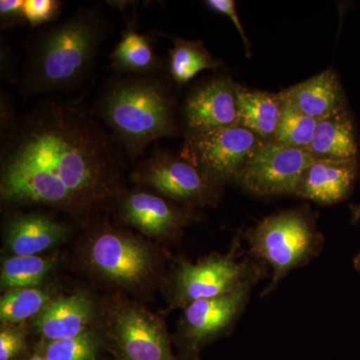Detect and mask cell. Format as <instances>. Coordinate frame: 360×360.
I'll use <instances>...</instances> for the list:
<instances>
[{
  "label": "cell",
  "instance_id": "cell-19",
  "mask_svg": "<svg viewBox=\"0 0 360 360\" xmlns=\"http://www.w3.org/2000/svg\"><path fill=\"white\" fill-rule=\"evenodd\" d=\"M307 149L315 160H357L359 146L347 108L319 120L314 139Z\"/></svg>",
  "mask_w": 360,
  "mask_h": 360
},
{
  "label": "cell",
  "instance_id": "cell-25",
  "mask_svg": "<svg viewBox=\"0 0 360 360\" xmlns=\"http://www.w3.org/2000/svg\"><path fill=\"white\" fill-rule=\"evenodd\" d=\"M101 341L91 330L75 338L44 341L37 354L46 360H97Z\"/></svg>",
  "mask_w": 360,
  "mask_h": 360
},
{
  "label": "cell",
  "instance_id": "cell-3",
  "mask_svg": "<svg viewBox=\"0 0 360 360\" xmlns=\"http://www.w3.org/2000/svg\"><path fill=\"white\" fill-rule=\"evenodd\" d=\"M174 82L167 70L108 78L91 106L94 115L118 142L129 162L151 143L177 134Z\"/></svg>",
  "mask_w": 360,
  "mask_h": 360
},
{
  "label": "cell",
  "instance_id": "cell-9",
  "mask_svg": "<svg viewBox=\"0 0 360 360\" xmlns=\"http://www.w3.org/2000/svg\"><path fill=\"white\" fill-rule=\"evenodd\" d=\"M255 284L187 305L177 333V343L186 356L195 360L201 348L229 333L245 309Z\"/></svg>",
  "mask_w": 360,
  "mask_h": 360
},
{
  "label": "cell",
  "instance_id": "cell-1",
  "mask_svg": "<svg viewBox=\"0 0 360 360\" xmlns=\"http://www.w3.org/2000/svg\"><path fill=\"white\" fill-rule=\"evenodd\" d=\"M0 194L90 221L125 193L129 160L82 99L46 97L0 131Z\"/></svg>",
  "mask_w": 360,
  "mask_h": 360
},
{
  "label": "cell",
  "instance_id": "cell-29",
  "mask_svg": "<svg viewBox=\"0 0 360 360\" xmlns=\"http://www.w3.org/2000/svg\"><path fill=\"white\" fill-rule=\"evenodd\" d=\"M205 4L214 13L224 14L232 21L243 40L246 51L250 52V41H248V37H246L245 28L241 25L240 20H239L238 11L236 8V2L232 1V0H207Z\"/></svg>",
  "mask_w": 360,
  "mask_h": 360
},
{
  "label": "cell",
  "instance_id": "cell-8",
  "mask_svg": "<svg viewBox=\"0 0 360 360\" xmlns=\"http://www.w3.org/2000/svg\"><path fill=\"white\" fill-rule=\"evenodd\" d=\"M314 160L307 149L265 141L240 170L236 181L255 195L295 194L300 177Z\"/></svg>",
  "mask_w": 360,
  "mask_h": 360
},
{
  "label": "cell",
  "instance_id": "cell-7",
  "mask_svg": "<svg viewBox=\"0 0 360 360\" xmlns=\"http://www.w3.org/2000/svg\"><path fill=\"white\" fill-rule=\"evenodd\" d=\"M264 142L250 130L236 125L187 135L180 156L224 184L236 180Z\"/></svg>",
  "mask_w": 360,
  "mask_h": 360
},
{
  "label": "cell",
  "instance_id": "cell-20",
  "mask_svg": "<svg viewBox=\"0 0 360 360\" xmlns=\"http://www.w3.org/2000/svg\"><path fill=\"white\" fill-rule=\"evenodd\" d=\"M236 91L239 125L264 141L267 139L272 141L281 120V94L246 89L238 84Z\"/></svg>",
  "mask_w": 360,
  "mask_h": 360
},
{
  "label": "cell",
  "instance_id": "cell-13",
  "mask_svg": "<svg viewBox=\"0 0 360 360\" xmlns=\"http://www.w3.org/2000/svg\"><path fill=\"white\" fill-rule=\"evenodd\" d=\"M117 205L123 224L134 227L148 238L174 236L191 219L189 210L180 207L179 203L141 187L125 191Z\"/></svg>",
  "mask_w": 360,
  "mask_h": 360
},
{
  "label": "cell",
  "instance_id": "cell-16",
  "mask_svg": "<svg viewBox=\"0 0 360 360\" xmlns=\"http://www.w3.org/2000/svg\"><path fill=\"white\" fill-rule=\"evenodd\" d=\"M68 231L63 222L46 213H18L7 220L4 238L14 255L32 257L58 245Z\"/></svg>",
  "mask_w": 360,
  "mask_h": 360
},
{
  "label": "cell",
  "instance_id": "cell-28",
  "mask_svg": "<svg viewBox=\"0 0 360 360\" xmlns=\"http://www.w3.org/2000/svg\"><path fill=\"white\" fill-rule=\"evenodd\" d=\"M25 0H1L0 1V25L1 30L14 28L25 23L23 16Z\"/></svg>",
  "mask_w": 360,
  "mask_h": 360
},
{
  "label": "cell",
  "instance_id": "cell-15",
  "mask_svg": "<svg viewBox=\"0 0 360 360\" xmlns=\"http://www.w3.org/2000/svg\"><path fill=\"white\" fill-rule=\"evenodd\" d=\"M94 315L92 300L84 292H75L51 300L33 324L45 341L65 340L89 330Z\"/></svg>",
  "mask_w": 360,
  "mask_h": 360
},
{
  "label": "cell",
  "instance_id": "cell-5",
  "mask_svg": "<svg viewBox=\"0 0 360 360\" xmlns=\"http://www.w3.org/2000/svg\"><path fill=\"white\" fill-rule=\"evenodd\" d=\"M240 243L236 239L226 255H212L191 264L179 260L174 278V302L179 307L191 304L196 300L215 297L257 283L264 276V262L239 260Z\"/></svg>",
  "mask_w": 360,
  "mask_h": 360
},
{
  "label": "cell",
  "instance_id": "cell-26",
  "mask_svg": "<svg viewBox=\"0 0 360 360\" xmlns=\"http://www.w3.org/2000/svg\"><path fill=\"white\" fill-rule=\"evenodd\" d=\"M63 6V2L58 0H25L22 7L25 22L39 27L56 21Z\"/></svg>",
  "mask_w": 360,
  "mask_h": 360
},
{
  "label": "cell",
  "instance_id": "cell-31",
  "mask_svg": "<svg viewBox=\"0 0 360 360\" xmlns=\"http://www.w3.org/2000/svg\"><path fill=\"white\" fill-rule=\"evenodd\" d=\"M13 53L11 49L1 40V77L6 82H13L14 75Z\"/></svg>",
  "mask_w": 360,
  "mask_h": 360
},
{
  "label": "cell",
  "instance_id": "cell-35",
  "mask_svg": "<svg viewBox=\"0 0 360 360\" xmlns=\"http://www.w3.org/2000/svg\"><path fill=\"white\" fill-rule=\"evenodd\" d=\"M195 360H198V359H196Z\"/></svg>",
  "mask_w": 360,
  "mask_h": 360
},
{
  "label": "cell",
  "instance_id": "cell-2",
  "mask_svg": "<svg viewBox=\"0 0 360 360\" xmlns=\"http://www.w3.org/2000/svg\"><path fill=\"white\" fill-rule=\"evenodd\" d=\"M111 30L101 4L78 7L61 22L42 27L26 53L18 84L21 96H51L82 86Z\"/></svg>",
  "mask_w": 360,
  "mask_h": 360
},
{
  "label": "cell",
  "instance_id": "cell-21",
  "mask_svg": "<svg viewBox=\"0 0 360 360\" xmlns=\"http://www.w3.org/2000/svg\"><path fill=\"white\" fill-rule=\"evenodd\" d=\"M169 39L174 42V47L168 51L167 71L174 84L179 86L188 84L201 71L217 70L224 65L200 40L172 37Z\"/></svg>",
  "mask_w": 360,
  "mask_h": 360
},
{
  "label": "cell",
  "instance_id": "cell-27",
  "mask_svg": "<svg viewBox=\"0 0 360 360\" xmlns=\"http://www.w3.org/2000/svg\"><path fill=\"white\" fill-rule=\"evenodd\" d=\"M26 347L25 329L4 326L0 331V360H14Z\"/></svg>",
  "mask_w": 360,
  "mask_h": 360
},
{
  "label": "cell",
  "instance_id": "cell-10",
  "mask_svg": "<svg viewBox=\"0 0 360 360\" xmlns=\"http://www.w3.org/2000/svg\"><path fill=\"white\" fill-rule=\"evenodd\" d=\"M87 260L99 276L125 288L148 283L155 271V257L146 243L115 229H103L92 238Z\"/></svg>",
  "mask_w": 360,
  "mask_h": 360
},
{
  "label": "cell",
  "instance_id": "cell-12",
  "mask_svg": "<svg viewBox=\"0 0 360 360\" xmlns=\"http://www.w3.org/2000/svg\"><path fill=\"white\" fill-rule=\"evenodd\" d=\"M236 85L229 77H213L187 94L182 108L186 136L239 125Z\"/></svg>",
  "mask_w": 360,
  "mask_h": 360
},
{
  "label": "cell",
  "instance_id": "cell-6",
  "mask_svg": "<svg viewBox=\"0 0 360 360\" xmlns=\"http://www.w3.org/2000/svg\"><path fill=\"white\" fill-rule=\"evenodd\" d=\"M130 179L139 186L186 206L212 205L222 186L181 156L160 148L134 165Z\"/></svg>",
  "mask_w": 360,
  "mask_h": 360
},
{
  "label": "cell",
  "instance_id": "cell-17",
  "mask_svg": "<svg viewBox=\"0 0 360 360\" xmlns=\"http://www.w3.org/2000/svg\"><path fill=\"white\" fill-rule=\"evenodd\" d=\"M281 92L300 112L316 120L345 108L342 86L333 70L322 71Z\"/></svg>",
  "mask_w": 360,
  "mask_h": 360
},
{
  "label": "cell",
  "instance_id": "cell-23",
  "mask_svg": "<svg viewBox=\"0 0 360 360\" xmlns=\"http://www.w3.org/2000/svg\"><path fill=\"white\" fill-rule=\"evenodd\" d=\"M281 97V116L272 141L292 148H309L314 139L319 120L303 115L279 92Z\"/></svg>",
  "mask_w": 360,
  "mask_h": 360
},
{
  "label": "cell",
  "instance_id": "cell-4",
  "mask_svg": "<svg viewBox=\"0 0 360 360\" xmlns=\"http://www.w3.org/2000/svg\"><path fill=\"white\" fill-rule=\"evenodd\" d=\"M251 255L270 265L271 281L264 295H270L291 270L319 255L323 238L309 213L290 210L274 213L246 233Z\"/></svg>",
  "mask_w": 360,
  "mask_h": 360
},
{
  "label": "cell",
  "instance_id": "cell-11",
  "mask_svg": "<svg viewBox=\"0 0 360 360\" xmlns=\"http://www.w3.org/2000/svg\"><path fill=\"white\" fill-rule=\"evenodd\" d=\"M108 333L115 360H179L165 322L139 305H120Z\"/></svg>",
  "mask_w": 360,
  "mask_h": 360
},
{
  "label": "cell",
  "instance_id": "cell-22",
  "mask_svg": "<svg viewBox=\"0 0 360 360\" xmlns=\"http://www.w3.org/2000/svg\"><path fill=\"white\" fill-rule=\"evenodd\" d=\"M56 264V258L40 257L37 255H13L6 258L1 265V290L11 291L37 288L49 276Z\"/></svg>",
  "mask_w": 360,
  "mask_h": 360
},
{
  "label": "cell",
  "instance_id": "cell-34",
  "mask_svg": "<svg viewBox=\"0 0 360 360\" xmlns=\"http://www.w3.org/2000/svg\"><path fill=\"white\" fill-rule=\"evenodd\" d=\"M23 360H46L44 359L42 355H40L39 354H35L32 355V356L27 357V359H23Z\"/></svg>",
  "mask_w": 360,
  "mask_h": 360
},
{
  "label": "cell",
  "instance_id": "cell-33",
  "mask_svg": "<svg viewBox=\"0 0 360 360\" xmlns=\"http://www.w3.org/2000/svg\"><path fill=\"white\" fill-rule=\"evenodd\" d=\"M354 264L355 269L357 270V271L360 272V251L359 253H357L356 255H355L354 259Z\"/></svg>",
  "mask_w": 360,
  "mask_h": 360
},
{
  "label": "cell",
  "instance_id": "cell-30",
  "mask_svg": "<svg viewBox=\"0 0 360 360\" xmlns=\"http://www.w3.org/2000/svg\"><path fill=\"white\" fill-rule=\"evenodd\" d=\"M18 116L14 110L13 99L6 90L1 89V92H0V131L8 129L15 122Z\"/></svg>",
  "mask_w": 360,
  "mask_h": 360
},
{
  "label": "cell",
  "instance_id": "cell-24",
  "mask_svg": "<svg viewBox=\"0 0 360 360\" xmlns=\"http://www.w3.org/2000/svg\"><path fill=\"white\" fill-rule=\"evenodd\" d=\"M49 302V293L37 288L6 291L0 300V321L4 326L20 323L39 315Z\"/></svg>",
  "mask_w": 360,
  "mask_h": 360
},
{
  "label": "cell",
  "instance_id": "cell-18",
  "mask_svg": "<svg viewBox=\"0 0 360 360\" xmlns=\"http://www.w3.org/2000/svg\"><path fill=\"white\" fill-rule=\"evenodd\" d=\"M110 59L115 75H148L167 70L150 35L139 32L135 18L123 28Z\"/></svg>",
  "mask_w": 360,
  "mask_h": 360
},
{
  "label": "cell",
  "instance_id": "cell-14",
  "mask_svg": "<svg viewBox=\"0 0 360 360\" xmlns=\"http://www.w3.org/2000/svg\"><path fill=\"white\" fill-rule=\"evenodd\" d=\"M357 165V160H315L300 177L295 195L321 205L341 202L354 188Z\"/></svg>",
  "mask_w": 360,
  "mask_h": 360
},
{
  "label": "cell",
  "instance_id": "cell-32",
  "mask_svg": "<svg viewBox=\"0 0 360 360\" xmlns=\"http://www.w3.org/2000/svg\"><path fill=\"white\" fill-rule=\"evenodd\" d=\"M352 222H359L360 220V203L359 205L352 206Z\"/></svg>",
  "mask_w": 360,
  "mask_h": 360
}]
</instances>
